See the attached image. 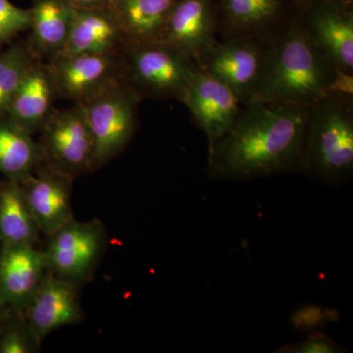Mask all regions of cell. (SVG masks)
<instances>
[{
	"label": "cell",
	"instance_id": "4316f807",
	"mask_svg": "<svg viewBox=\"0 0 353 353\" xmlns=\"http://www.w3.org/2000/svg\"><path fill=\"white\" fill-rule=\"evenodd\" d=\"M330 310H325L314 306L299 309L292 316V322L296 328L308 330L319 327L327 320H333L334 315H329Z\"/></svg>",
	"mask_w": 353,
	"mask_h": 353
},
{
	"label": "cell",
	"instance_id": "ac0fdd59",
	"mask_svg": "<svg viewBox=\"0 0 353 353\" xmlns=\"http://www.w3.org/2000/svg\"><path fill=\"white\" fill-rule=\"evenodd\" d=\"M176 0H112L108 9L126 44L158 41Z\"/></svg>",
	"mask_w": 353,
	"mask_h": 353
},
{
	"label": "cell",
	"instance_id": "e0dca14e",
	"mask_svg": "<svg viewBox=\"0 0 353 353\" xmlns=\"http://www.w3.org/2000/svg\"><path fill=\"white\" fill-rule=\"evenodd\" d=\"M55 97L48 68L46 65L34 62L28 70L6 112L9 114V119L32 134L41 130L48 119L53 110Z\"/></svg>",
	"mask_w": 353,
	"mask_h": 353
},
{
	"label": "cell",
	"instance_id": "7a4b0ae2",
	"mask_svg": "<svg viewBox=\"0 0 353 353\" xmlns=\"http://www.w3.org/2000/svg\"><path fill=\"white\" fill-rule=\"evenodd\" d=\"M334 64L294 25L267 43L263 66L250 101L311 106L326 97Z\"/></svg>",
	"mask_w": 353,
	"mask_h": 353
},
{
	"label": "cell",
	"instance_id": "484cf974",
	"mask_svg": "<svg viewBox=\"0 0 353 353\" xmlns=\"http://www.w3.org/2000/svg\"><path fill=\"white\" fill-rule=\"evenodd\" d=\"M37 343L32 334H26L22 330L9 328L0 334V353H29L32 343Z\"/></svg>",
	"mask_w": 353,
	"mask_h": 353
},
{
	"label": "cell",
	"instance_id": "8fae6325",
	"mask_svg": "<svg viewBox=\"0 0 353 353\" xmlns=\"http://www.w3.org/2000/svg\"><path fill=\"white\" fill-rule=\"evenodd\" d=\"M309 6L306 34L334 66L353 72L352 0H317Z\"/></svg>",
	"mask_w": 353,
	"mask_h": 353
},
{
	"label": "cell",
	"instance_id": "d4e9b609",
	"mask_svg": "<svg viewBox=\"0 0 353 353\" xmlns=\"http://www.w3.org/2000/svg\"><path fill=\"white\" fill-rule=\"evenodd\" d=\"M280 353H341L343 347L322 333L310 334L306 340L279 348Z\"/></svg>",
	"mask_w": 353,
	"mask_h": 353
},
{
	"label": "cell",
	"instance_id": "3957f363",
	"mask_svg": "<svg viewBox=\"0 0 353 353\" xmlns=\"http://www.w3.org/2000/svg\"><path fill=\"white\" fill-rule=\"evenodd\" d=\"M299 172L330 187L352 179V99L327 94L310 106Z\"/></svg>",
	"mask_w": 353,
	"mask_h": 353
},
{
	"label": "cell",
	"instance_id": "d6986e66",
	"mask_svg": "<svg viewBox=\"0 0 353 353\" xmlns=\"http://www.w3.org/2000/svg\"><path fill=\"white\" fill-rule=\"evenodd\" d=\"M75 12V7L67 0H34L31 8L29 44L37 57L51 59L62 52Z\"/></svg>",
	"mask_w": 353,
	"mask_h": 353
},
{
	"label": "cell",
	"instance_id": "44dd1931",
	"mask_svg": "<svg viewBox=\"0 0 353 353\" xmlns=\"http://www.w3.org/2000/svg\"><path fill=\"white\" fill-rule=\"evenodd\" d=\"M41 161L39 145L31 132L12 120L0 122V172L13 180H21Z\"/></svg>",
	"mask_w": 353,
	"mask_h": 353
},
{
	"label": "cell",
	"instance_id": "52a82bcc",
	"mask_svg": "<svg viewBox=\"0 0 353 353\" xmlns=\"http://www.w3.org/2000/svg\"><path fill=\"white\" fill-rule=\"evenodd\" d=\"M50 236L43 252L48 270L73 284L87 281L103 252L105 232L102 223L73 219Z\"/></svg>",
	"mask_w": 353,
	"mask_h": 353
},
{
	"label": "cell",
	"instance_id": "83f0119b",
	"mask_svg": "<svg viewBox=\"0 0 353 353\" xmlns=\"http://www.w3.org/2000/svg\"><path fill=\"white\" fill-rule=\"evenodd\" d=\"M327 94L340 97H353V73L334 66L333 78L330 81L326 90Z\"/></svg>",
	"mask_w": 353,
	"mask_h": 353
},
{
	"label": "cell",
	"instance_id": "ba28073f",
	"mask_svg": "<svg viewBox=\"0 0 353 353\" xmlns=\"http://www.w3.org/2000/svg\"><path fill=\"white\" fill-rule=\"evenodd\" d=\"M119 51L101 54L57 55L46 65L57 97L81 104L121 78Z\"/></svg>",
	"mask_w": 353,
	"mask_h": 353
},
{
	"label": "cell",
	"instance_id": "f546056e",
	"mask_svg": "<svg viewBox=\"0 0 353 353\" xmlns=\"http://www.w3.org/2000/svg\"><path fill=\"white\" fill-rule=\"evenodd\" d=\"M297 3L301 4V6H309V4L313 3L314 1H317V0H296Z\"/></svg>",
	"mask_w": 353,
	"mask_h": 353
},
{
	"label": "cell",
	"instance_id": "f1b7e54d",
	"mask_svg": "<svg viewBox=\"0 0 353 353\" xmlns=\"http://www.w3.org/2000/svg\"><path fill=\"white\" fill-rule=\"evenodd\" d=\"M76 9L108 8L112 0H67Z\"/></svg>",
	"mask_w": 353,
	"mask_h": 353
},
{
	"label": "cell",
	"instance_id": "5b68a950",
	"mask_svg": "<svg viewBox=\"0 0 353 353\" xmlns=\"http://www.w3.org/2000/svg\"><path fill=\"white\" fill-rule=\"evenodd\" d=\"M139 95L117 78L82 105L92 134V170L108 163L131 141L137 123Z\"/></svg>",
	"mask_w": 353,
	"mask_h": 353
},
{
	"label": "cell",
	"instance_id": "2e32d148",
	"mask_svg": "<svg viewBox=\"0 0 353 353\" xmlns=\"http://www.w3.org/2000/svg\"><path fill=\"white\" fill-rule=\"evenodd\" d=\"M125 44L119 25L108 8L76 9L69 38L60 54H101L123 50Z\"/></svg>",
	"mask_w": 353,
	"mask_h": 353
},
{
	"label": "cell",
	"instance_id": "5bb4252c",
	"mask_svg": "<svg viewBox=\"0 0 353 353\" xmlns=\"http://www.w3.org/2000/svg\"><path fill=\"white\" fill-rule=\"evenodd\" d=\"M28 326L37 343L51 332L82 319L75 284L46 273L25 310Z\"/></svg>",
	"mask_w": 353,
	"mask_h": 353
},
{
	"label": "cell",
	"instance_id": "277c9868",
	"mask_svg": "<svg viewBox=\"0 0 353 353\" xmlns=\"http://www.w3.org/2000/svg\"><path fill=\"white\" fill-rule=\"evenodd\" d=\"M199 68L189 55L164 41L125 44L121 53V79L139 99L182 101Z\"/></svg>",
	"mask_w": 353,
	"mask_h": 353
},
{
	"label": "cell",
	"instance_id": "7402d4cb",
	"mask_svg": "<svg viewBox=\"0 0 353 353\" xmlns=\"http://www.w3.org/2000/svg\"><path fill=\"white\" fill-rule=\"evenodd\" d=\"M232 38H262L276 22L280 0H223Z\"/></svg>",
	"mask_w": 353,
	"mask_h": 353
},
{
	"label": "cell",
	"instance_id": "30bf717a",
	"mask_svg": "<svg viewBox=\"0 0 353 353\" xmlns=\"http://www.w3.org/2000/svg\"><path fill=\"white\" fill-rule=\"evenodd\" d=\"M181 102L205 134L208 152L233 126L243 104L231 88L201 68L197 69Z\"/></svg>",
	"mask_w": 353,
	"mask_h": 353
},
{
	"label": "cell",
	"instance_id": "cb8c5ba5",
	"mask_svg": "<svg viewBox=\"0 0 353 353\" xmlns=\"http://www.w3.org/2000/svg\"><path fill=\"white\" fill-rule=\"evenodd\" d=\"M31 27V9L13 6L8 0H0V44L14 38L18 32Z\"/></svg>",
	"mask_w": 353,
	"mask_h": 353
},
{
	"label": "cell",
	"instance_id": "8992f818",
	"mask_svg": "<svg viewBox=\"0 0 353 353\" xmlns=\"http://www.w3.org/2000/svg\"><path fill=\"white\" fill-rule=\"evenodd\" d=\"M41 131L39 150L46 166L72 178L92 170L94 141L82 104L53 109Z\"/></svg>",
	"mask_w": 353,
	"mask_h": 353
},
{
	"label": "cell",
	"instance_id": "ffe728a7",
	"mask_svg": "<svg viewBox=\"0 0 353 353\" xmlns=\"http://www.w3.org/2000/svg\"><path fill=\"white\" fill-rule=\"evenodd\" d=\"M39 231L19 181L10 179L0 190V240L3 245H34Z\"/></svg>",
	"mask_w": 353,
	"mask_h": 353
},
{
	"label": "cell",
	"instance_id": "9a60e30c",
	"mask_svg": "<svg viewBox=\"0 0 353 353\" xmlns=\"http://www.w3.org/2000/svg\"><path fill=\"white\" fill-rule=\"evenodd\" d=\"M46 271V255L34 245H3L0 252V307L25 311Z\"/></svg>",
	"mask_w": 353,
	"mask_h": 353
},
{
	"label": "cell",
	"instance_id": "6da1fadb",
	"mask_svg": "<svg viewBox=\"0 0 353 353\" xmlns=\"http://www.w3.org/2000/svg\"><path fill=\"white\" fill-rule=\"evenodd\" d=\"M310 106L243 104L233 126L208 152V174L252 181L299 171Z\"/></svg>",
	"mask_w": 353,
	"mask_h": 353
},
{
	"label": "cell",
	"instance_id": "9c48e42d",
	"mask_svg": "<svg viewBox=\"0 0 353 353\" xmlns=\"http://www.w3.org/2000/svg\"><path fill=\"white\" fill-rule=\"evenodd\" d=\"M267 44L262 38H232L216 43L201 67L226 85L245 104L252 97L263 66Z\"/></svg>",
	"mask_w": 353,
	"mask_h": 353
},
{
	"label": "cell",
	"instance_id": "4fadbf2b",
	"mask_svg": "<svg viewBox=\"0 0 353 353\" xmlns=\"http://www.w3.org/2000/svg\"><path fill=\"white\" fill-rule=\"evenodd\" d=\"M211 0H176L158 41L189 55L199 67L217 41Z\"/></svg>",
	"mask_w": 353,
	"mask_h": 353
},
{
	"label": "cell",
	"instance_id": "7c38bea8",
	"mask_svg": "<svg viewBox=\"0 0 353 353\" xmlns=\"http://www.w3.org/2000/svg\"><path fill=\"white\" fill-rule=\"evenodd\" d=\"M73 178L44 166L36 175L19 180L26 202L41 231L52 234L73 220L71 185Z\"/></svg>",
	"mask_w": 353,
	"mask_h": 353
},
{
	"label": "cell",
	"instance_id": "603a6c76",
	"mask_svg": "<svg viewBox=\"0 0 353 353\" xmlns=\"http://www.w3.org/2000/svg\"><path fill=\"white\" fill-rule=\"evenodd\" d=\"M31 46H16L0 54V113L6 112L28 70L36 62Z\"/></svg>",
	"mask_w": 353,
	"mask_h": 353
},
{
	"label": "cell",
	"instance_id": "4dcf8cb0",
	"mask_svg": "<svg viewBox=\"0 0 353 353\" xmlns=\"http://www.w3.org/2000/svg\"><path fill=\"white\" fill-rule=\"evenodd\" d=\"M1 309V307H0ZM2 329H1V319H0V334H1Z\"/></svg>",
	"mask_w": 353,
	"mask_h": 353
}]
</instances>
